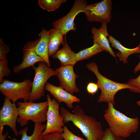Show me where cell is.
Instances as JSON below:
<instances>
[{"instance_id":"83f0119b","label":"cell","mask_w":140,"mask_h":140,"mask_svg":"<svg viewBox=\"0 0 140 140\" xmlns=\"http://www.w3.org/2000/svg\"><path fill=\"white\" fill-rule=\"evenodd\" d=\"M127 84L130 86L136 87L140 91V74L136 78L130 79Z\"/></svg>"},{"instance_id":"ac0fdd59","label":"cell","mask_w":140,"mask_h":140,"mask_svg":"<svg viewBox=\"0 0 140 140\" xmlns=\"http://www.w3.org/2000/svg\"><path fill=\"white\" fill-rule=\"evenodd\" d=\"M63 35L60 30L54 28L49 31L48 39V54L49 57L56 53L60 45L64 43Z\"/></svg>"},{"instance_id":"9a60e30c","label":"cell","mask_w":140,"mask_h":140,"mask_svg":"<svg viewBox=\"0 0 140 140\" xmlns=\"http://www.w3.org/2000/svg\"><path fill=\"white\" fill-rule=\"evenodd\" d=\"M62 48L52 56L60 61L61 66H74L76 63V53L72 51L68 44L66 37Z\"/></svg>"},{"instance_id":"52a82bcc","label":"cell","mask_w":140,"mask_h":140,"mask_svg":"<svg viewBox=\"0 0 140 140\" xmlns=\"http://www.w3.org/2000/svg\"><path fill=\"white\" fill-rule=\"evenodd\" d=\"M48 108L47 115V123L43 136L54 132L62 133L64 126V118L59 113V103L55 99H51L48 94L46 96Z\"/></svg>"},{"instance_id":"30bf717a","label":"cell","mask_w":140,"mask_h":140,"mask_svg":"<svg viewBox=\"0 0 140 140\" xmlns=\"http://www.w3.org/2000/svg\"><path fill=\"white\" fill-rule=\"evenodd\" d=\"M19 113L15 103L5 97L4 102L0 111V127L7 125L10 127L15 135H19L16 122Z\"/></svg>"},{"instance_id":"cb8c5ba5","label":"cell","mask_w":140,"mask_h":140,"mask_svg":"<svg viewBox=\"0 0 140 140\" xmlns=\"http://www.w3.org/2000/svg\"><path fill=\"white\" fill-rule=\"evenodd\" d=\"M9 51V46L4 43L2 38L0 39V61L6 59V55Z\"/></svg>"},{"instance_id":"f1b7e54d","label":"cell","mask_w":140,"mask_h":140,"mask_svg":"<svg viewBox=\"0 0 140 140\" xmlns=\"http://www.w3.org/2000/svg\"><path fill=\"white\" fill-rule=\"evenodd\" d=\"M4 127L3 126L0 127V140H5L8 135L7 132H6L4 134H3Z\"/></svg>"},{"instance_id":"9c48e42d","label":"cell","mask_w":140,"mask_h":140,"mask_svg":"<svg viewBox=\"0 0 140 140\" xmlns=\"http://www.w3.org/2000/svg\"><path fill=\"white\" fill-rule=\"evenodd\" d=\"M87 5L86 1L75 0L70 10L66 15L52 23L54 28L57 29L60 31L65 37L69 31H75L76 28L74 23L76 16L81 12H84L85 7Z\"/></svg>"},{"instance_id":"6da1fadb","label":"cell","mask_w":140,"mask_h":140,"mask_svg":"<svg viewBox=\"0 0 140 140\" xmlns=\"http://www.w3.org/2000/svg\"><path fill=\"white\" fill-rule=\"evenodd\" d=\"M60 114L64 123L71 122L81 131L87 140H101L104 131L101 123L92 116L86 115L79 105L75 106L72 113L61 107Z\"/></svg>"},{"instance_id":"e0dca14e","label":"cell","mask_w":140,"mask_h":140,"mask_svg":"<svg viewBox=\"0 0 140 140\" xmlns=\"http://www.w3.org/2000/svg\"><path fill=\"white\" fill-rule=\"evenodd\" d=\"M108 37V41L111 44V46L120 52L116 53V56L118 58L120 61L124 64L128 63L127 58L129 55L140 53V48L138 46L133 48H127L123 46L119 41L112 36L109 35Z\"/></svg>"},{"instance_id":"f546056e","label":"cell","mask_w":140,"mask_h":140,"mask_svg":"<svg viewBox=\"0 0 140 140\" xmlns=\"http://www.w3.org/2000/svg\"><path fill=\"white\" fill-rule=\"evenodd\" d=\"M140 59V55L139 56ZM140 70V61L138 64L135 67L134 70V72L135 73L137 72Z\"/></svg>"},{"instance_id":"8992f818","label":"cell","mask_w":140,"mask_h":140,"mask_svg":"<svg viewBox=\"0 0 140 140\" xmlns=\"http://www.w3.org/2000/svg\"><path fill=\"white\" fill-rule=\"evenodd\" d=\"M35 75L32 83V89L30 101L38 100L45 96V86L47 80L51 77L57 76L55 70L47 66L44 62H39L37 67L33 66Z\"/></svg>"},{"instance_id":"3957f363","label":"cell","mask_w":140,"mask_h":140,"mask_svg":"<svg viewBox=\"0 0 140 140\" xmlns=\"http://www.w3.org/2000/svg\"><path fill=\"white\" fill-rule=\"evenodd\" d=\"M86 67L96 75L97 82L96 83L101 90L98 99V102H104L115 104L114 97L119 91L123 89H129L130 91L136 93H140L137 88L129 85L128 84L118 83L105 77L99 72L97 65L92 62L87 64Z\"/></svg>"},{"instance_id":"4fadbf2b","label":"cell","mask_w":140,"mask_h":140,"mask_svg":"<svg viewBox=\"0 0 140 140\" xmlns=\"http://www.w3.org/2000/svg\"><path fill=\"white\" fill-rule=\"evenodd\" d=\"M44 89L49 92L59 103L64 102L69 108H73V103L80 101L79 98L69 93L60 86H56L47 82Z\"/></svg>"},{"instance_id":"7c38bea8","label":"cell","mask_w":140,"mask_h":140,"mask_svg":"<svg viewBox=\"0 0 140 140\" xmlns=\"http://www.w3.org/2000/svg\"><path fill=\"white\" fill-rule=\"evenodd\" d=\"M39 40L29 41L25 44L23 51V60L19 65L14 66L13 71L16 73L20 72L23 70L30 67H33L36 63L44 62L43 59L38 55L35 51V47Z\"/></svg>"},{"instance_id":"1f68e13d","label":"cell","mask_w":140,"mask_h":140,"mask_svg":"<svg viewBox=\"0 0 140 140\" xmlns=\"http://www.w3.org/2000/svg\"><path fill=\"white\" fill-rule=\"evenodd\" d=\"M138 46H139V47L140 48V42H139V45H138Z\"/></svg>"},{"instance_id":"d4e9b609","label":"cell","mask_w":140,"mask_h":140,"mask_svg":"<svg viewBox=\"0 0 140 140\" xmlns=\"http://www.w3.org/2000/svg\"><path fill=\"white\" fill-rule=\"evenodd\" d=\"M61 133L54 132L43 136L42 140H62Z\"/></svg>"},{"instance_id":"7402d4cb","label":"cell","mask_w":140,"mask_h":140,"mask_svg":"<svg viewBox=\"0 0 140 140\" xmlns=\"http://www.w3.org/2000/svg\"><path fill=\"white\" fill-rule=\"evenodd\" d=\"M9 61L5 59L0 61V83H2L5 76H8L10 74L11 71L8 66Z\"/></svg>"},{"instance_id":"4316f807","label":"cell","mask_w":140,"mask_h":140,"mask_svg":"<svg viewBox=\"0 0 140 140\" xmlns=\"http://www.w3.org/2000/svg\"><path fill=\"white\" fill-rule=\"evenodd\" d=\"M99 87L96 83L92 82L88 83L87 87V90L88 93L93 95L97 92Z\"/></svg>"},{"instance_id":"d6986e66","label":"cell","mask_w":140,"mask_h":140,"mask_svg":"<svg viewBox=\"0 0 140 140\" xmlns=\"http://www.w3.org/2000/svg\"><path fill=\"white\" fill-rule=\"evenodd\" d=\"M34 127L32 134L30 136L27 134L29 127L26 126L20 129L18 131L19 135H21L20 140H42L43 136L42 133L45 129L46 124L41 123H34ZM9 138L12 140H17L15 138H12L10 136Z\"/></svg>"},{"instance_id":"484cf974","label":"cell","mask_w":140,"mask_h":140,"mask_svg":"<svg viewBox=\"0 0 140 140\" xmlns=\"http://www.w3.org/2000/svg\"><path fill=\"white\" fill-rule=\"evenodd\" d=\"M118 137L115 136L109 128L105 131L103 136L101 140H117Z\"/></svg>"},{"instance_id":"2e32d148","label":"cell","mask_w":140,"mask_h":140,"mask_svg":"<svg viewBox=\"0 0 140 140\" xmlns=\"http://www.w3.org/2000/svg\"><path fill=\"white\" fill-rule=\"evenodd\" d=\"M49 31L43 28L39 34V41L35 48L36 54L42 58L49 67L51 66L48 54Z\"/></svg>"},{"instance_id":"ba28073f","label":"cell","mask_w":140,"mask_h":140,"mask_svg":"<svg viewBox=\"0 0 140 140\" xmlns=\"http://www.w3.org/2000/svg\"><path fill=\"white\" fill-rule=\"evenodd\" d=\"M112 8L111 0H103L93 4L87 5L83 12L89 22H98L107 24L111 19Z\"/></svg>"},{"instance_id":"ffe728a7","label":"cell","mask_w":140,"mask_h":140,"mask_svg":"<svg viewBox=\"0 0 140 140\" xmlns=\"http://www.w3.org/2000/svg\"><path fill=\"white\" fill-rule=\"evenodd\" d=\"M104 51L99 44L96 42H94V44L92 46L82 50L76 53V62L87 59Z\"/></svg>"},{"instance_id":"5b68a950","label":"cell","mask_w":140,"mask_h":140,"mask_svg":"<svg viewBox=\"0 0 140 140\" xmlns=\"http://www.w3.org/2000/svg\"><path fill=\"white\" fill-rule=\"evenodd\" d=\"M32 82L28 79L20 82L4 79L0 84V91L13 103H15L20 99H23L24 102L29 101Z\"/></svg>"},{"instance_id":"5bb4252c","label":"cell","mask_w":140,"mask_h":140,"mask_svg":"<svg viewBox=\"0 0 140 140\" xmlns=\"http://www.w3.org/2000/svg\"><path fill=\"white\" fill-rule=\"evenodd\" d=\"M91 31L93 35V41L99 44L104 51L109 53L116 58V55L110 47L107 38L109 35L108 33L107 24H102L99 29L93 27Z\"/></svg>"},{"instance_id":"44dd1931","label":"cell","mask_w":140,"mask_h":140,"mask_svg":"<svg viewBox=\"0 0 140 140\" xmlns=\"http://www.w3.org/2000/svg\"><path fill=\"white\" fill-rule=\"evenodd\" d=\"M66 1V0H39L38 4L43 9L51 12L57 9Z\"/></svg>"},{"instance_id":"7a4b0ae2","label":"cell","mask_w":140,"mask_h":140,"mask_svg":"<svg viewBox=\"0 0 140 140\" xmlns=\"http://www.w3.org/2000/svg\"><path fill=\"white\" fill-rule=\"evenodd\" d=\"M108 103L104 117L114 135L117 137L126 138L136 132L139 125L138 118L128 117L115 109L113 104Z\"/></svg>"},{"instance_id":"603a6c76","label":"cell","mask_w":140,"mask_h":140,"mask_svg":"<svg viewBox=\"0 0 140 140\" xmlns=\"http://www.w3.org/2000/svg\"><path fill=\"white\" fill-rule=\"evenodd\" d=\"M61 135L63 138L62 140H85L73 134L66 126L63 127Z\"/></svg>"},{"instance_id":"277c9868","label":"cell","mask_w":140,"mask_h":140,"mask_svg":"<svg viewBox=\"0 0 140 140\" xmlns=\"http://www.w3.org/2000/svg\"><path fill=\"white\" fill-rule=\"evenodd\" d=\"M17 106L19 113L17 122L22 127L26 125L30 120L34 123H42L46 121L48 108L47 101L39 103L18 101Z\"/></svg>"},{"instance_id":"4dcf8cb0","label":"cell","mask_w":140,"mask_h":140,"mask_svg":"<svg viewBox=\"0 0 140 140\" xmlns=\"http://www.w3.org/2000/svg\"><path fill=\"white\" fill-rule=\"evenodd\" d=\"M137 104L140 107V101H139L136 102Z\"/></svg>"},{"instance_id":"8fae6325","label":"cell","mask_w":140,"mask_h":140,"mask_svg":"<svg viewBox=\"0 0 140 140\" xmlns=\"http://www.w3.org/2000/svg\"><path fill=\"white\" fill-rule=\"evenodd\" d=\"M73 66L71 65L61 66L55 69L60 86L72 94L78 93L80 91L76 84V80L78 76L74 72Z\"/></svg>"}]
</instances>
